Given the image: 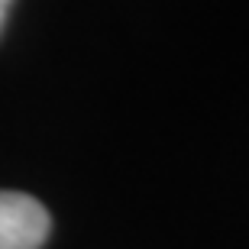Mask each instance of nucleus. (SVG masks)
Returning a JSON list of instances; mask_svg holds the SVG:
<instances>
[{"label": "nucleus", "mask_w": 249, "mask_h": 249, "mask_svg": "<svg viewBox=\"0 0 249 249\" xmlns=\"http://www.w3.org/2000/svg\"><path fill=\"white\" fill-rule=\"evenodd\" d=\"M52 217L36 197L0 191V249H42Z\"/></svg>", "instance_id": "nucleus-1"}, {"label": "nucleus", "mask_w": 249, "mask_h": 249, "mask_svg": "<svg viewBox=\"0 0 249 249\" xmlns=\"http://www.w3.org/2000/svg\"><path fill=\"white\" fill-rule=\"evenodd\" d=\"M10 3H13V0H0V33H3V23H7V13H10Z\"/></svg>", "instance_id": "nucleus-2"}]
</instances>
